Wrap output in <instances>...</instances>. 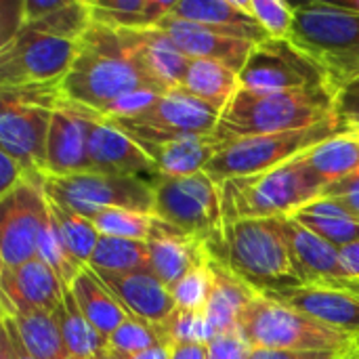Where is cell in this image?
<instances>
[{
	"label": "cell",
	"mask_w": 359,
	"mask_h": 359,
	"mask_svg": "<svg viewBox=\"0 0 359 359\" xmlns=\"http://www.w3.org/2000/svg\"><path fill=\"white\" fill-rule=\"evenodd\" d=\"M65 99L99 118L133 93H168V86L128 44L122 29L93 23L80 40L78 57L61 82Z\"/></svg>",
	"instance_id": "1"
},
{
	"label": "cell",
	"mask_w": 359,
	"mask_h": 359,
	"mask_svg": "<svg viewBox=\"0 0 359 359\" xmlns=\"http://www.w3.org/2000/svg\"><path fill=\"white\" fill-rule=\"evenodd\" d=\"M210 259L225 265L257 294L303 288L294 273L280 219H252L223 225L206 240Z\"/></svg>",
	"instance_id": "2"
},
{
	"label": "cell",
	"mask_w": 359,
	"mask_h": 359,
	"mask_svg": "<svg viewBox=\"0 0 359 359\" xmlns=\"http://www.w3.org/2000/svg\"><path fill=\"white\" fill-rule=\"evenodd\" d=\"M332 116L334 90L328 86L280 93L240 88L221 111L215 135L227 145L238 139L309 128Z\"/></svg>",
	"instance_id": "3"
},
{
	"label": "cell",
	"mask_w": 359,
	"mask_h": 359,
	"mask_svg": "<svg viewBox=\"0 0 359 359\" xmlns=\"http://www.w3.org/2000/svg\"><path fill=\"white\" fill-rule=\"evenodd\" d=\"M324 191L326 183L301 154L273 170L221 183L223 225L252 219H286L320 200Z\"/></svg>",
	"instance_id": "4"
},
{
	"label": "cell",
	"mask_w": 359,
	"mask_h": 359,
	"mask_svg": "<svg viewBox=\"0 0 359 359\" xmlns=\"http://www.w3.org/2000/svg\"><path fill=\"white\" fill-rule=\"evenodd\" d=\"M324 72L328 86L341 90L359 78V13L337 2L294 4L288 38Z\"/></svg>",
	"instance_id": "5"
},
{
	"label": "cell",
	"mask_w": 359,
	"mask_h": 359,
	"mask_svg": "<svg viewBox=\"0 0 359 359\" xmlns=\"http://www.w3.org/2000/svg\"><path fill=\"white\" fill-rule=\"evenodd\" d=\"M240 332L250 349L326 351L359 358L358 337L337 330L263 294H257L246 307Z\"/></svg>",
	"instance_id": "6"
},
{
	"label": "cell",
	"mask_w": 359,
	"mask_h": 359,
	"mask_svg": "<svg viewBox=\"0 0 359 359\" xmlns=\"http://www.w3.org/2000/svg\"><path fill=\"white\" fill-rule=\"evenodd\" d=\"M341 133L343 128L339 120L332 116L330 120H324L316 126L301 130L238 139L233 143H227L223 151H219L215 160L206 166L204 172L219 185L229 179L261 175L288 164L290 160L299 158L301 154L313 149L322 141Z\"/></svg>",
	"instance_id": "7"
},
{
	"label": "cell",
	"mask_w": 359,
	"mask_h": 359,
	"mask_svg": "<svg viewBox=\"0 0 359 359\" xmlns=\"http://www.w3.org/2000/svg\"><path fill=\"white\" fill-rule=\"evenodd\" d=\"M221 111L181 88L158 95L147 107L130 116L107 118L105 122L128 135L141 149H149L189 135H210L217 130ZM103 120V118H101Z\"/></svg>",
	"instance_id": "8"
},
{
	"label": "cell",
	"mask_w": 359,
	"mask_h": 359,
	"mask_svg": "<svg viewBox=\"0 0 359 359\" xmlns=\"http://www.w3.org/2000/svg\"><path fill=\"white\" fill-rule=\"evenodd\" d=\"M48 200L93 221L103 208H124L154 215V185L137 177L84 172L74 177H48Z\"/></svg>",
	"instance_id": "9"
},
{
	"label": "cell",
	"mask_w": 359,
	"mask_h": 359,
	"mask_svg": "<svg viewBox=\"0 0 359 359\" xmlns=\"http://www.w3.org/2000/svg\"><path fill=\"white\" fill-rule=\"evenodd\" d=\"M154 215L168 225L208 240L223 229L221 185L206 172L168 179L154 177Z\"/></svg>",
	"instance_id": "10"
},
{
	"label": "cell",
	"mask_w": 359,
	"mask_h": 359,
	"mask_svg": "<svg viewBox=\"0 0 359 359\" xmlns=\"http://www.w3.org/2000/svg\"><path fill=\"white\" fill-rule=\"evenodd\" d=\"M80 42L23 27L0 46V88L61 84L78 57Z\"/></svg>",
	"instance_id": "11"
},
{
	"label": "cell",
	"mask_w": 359,
	"mask_h": 359,
	"mask_svg": "<svg viewBox=\"0 0 359 359\" xmlns=\"http://www.w3.org/2000/svg\"><path fill=\"white\" fill-rule=\"evenodd\" d=\"M240 84L255 93H280L328 86V80L320 65L288 38H267L255 44L240 72Z\"/></svg>",
	"instance_id": "12"
},
{
	"label": "cell",
	"mask_w": 359,
	"mask_h": 359,
	"mask_svg": "<svg viewBox=\"0 0 359 359\" xmlns=\"http://www.w3.org/2000/svg\"><path fill=\"white\" fill-rule=\"evenodd\" d=\"M48 221V200L42 185L19 183L0 198V261L19 267L38 259V240Z\"/></svg>",
	"instance_id": "13"
},
{
	"label": "cell",
	"mask_w": 359,
	"mask_h": 359,
	"mask_svg": "<svg viewBox=\"0 0 359 359\" xmlns=\"http://www.w3.org/2000/svg\"><path fill=\"white\" fill-rule=\"evenodd\" d=\"M280 227L294 273L305 288L345 290L359 297V280L347 273L339 248L303 227L292 217L280 219Z\"/></svg>",
	"instance_id": "14"
},
{
	"label": "cell",
	"mask_w": 359,
	"mask_h": 359,
	"mask_svg": "<svg viewBox=\"0 0 359 359\" xmlns=\"http://www.w3.org/2000/svg\"><path fill=\"white\" fill-rule=\"evenodd\" d=\"M53 109L2 101L0 151L19 160L27 170L46 175V147Z\"/></svg>",
	"instance_id": "15"
},
{
	"label": "cell",
	"mask_w": 359,
	"mask_h": 359,
	"mask_svg": "<svg viewBox=\"0 0 359 359\" xmlns=\"http://www.w3.org/2000/svg\"><path fill=\"white\" fill-rule=\"evenodd\" d=\"M95 114L65 101L53 111L48 147H46V177H74L93 172L88 156V133Z\"/></svg>",
	"instance_id": "16"
},
{
	"label": "cell",
	"mask_w": 359,
	"mask_h": 359,
	"mask_svg": "<svg viewBox=\"0 0 359 359\" xmlns=\"http://www.w3.org/2000/svg\"><path fill=\"white\" fill-rule=\"evenodd\" d=\"M2 311H48L63 305L65 288L59 278L40 261L0 269Z\"/></svg>",
	"instance_id": "17"
},
{
	"label": "cell",
	"mask_w": 359,
	"mask_h": 359,
	"mask_svg": "<svg viewBox=\"0 0 359 359\" xmlns=\"http://www.w3.org/2000/svg\"><path fill=\"white\" fill-rule=\"evenodd\" d=\"M151 273L166 286H175L196 267L210 263L206 240L189 236L156 217L151 236L147 240Z\"/></svg>",
	"instance_id": "18"
},
{
	"label": "cell",
	"mask_w": 359,
	"mask_h": 359,
	"mask_svg": "<svg viewBox=\"0 0 359 359\" xmlns=\"http://www.w3.org/2000/svg\"><path fill=\"white\" fill-rule=\"evenodd\" d=\"M88 156L93 164V172L101 175H118V177H137L145 181H154L158 177L156 164L151 158L135 143L128 135L107 124L99 116L90 122L88 133Z\"/></svg>",
	"instance_id": "19"
},
{
	"label": "cell",
	"mask_w": 359,
	"mask_h": 359,
	"mask_svg": "<svg viewBox=\"0 0 359 359\" xmlns=\"http://www.w3.org/2000/svg\"><path fill=\"white\" fill-rule=\"evenodd\" d=\"M158 27L170 36V40L177 44V48L185 57L221 61V63L229 65L231 69H236L238 74L244 69V65L255 48V42L229 38V36H223L206 25L185 21V19H179L172 15L164 17Z\"/></svg>",
	"instance_id": "20"
},
{
	"label": "cell",
	"mask_w": 359,
	"mask_h": 359,
	"mask_svg": "<svg viewBox=\"0 0 359 359\" xmlns=\"http://www.w3.org/2000/svg\"><path fill=\"white\" fill-rule=\"evenodd\" d=\"M99 280L109 288V292L120 301L128 316L139 320L162 324L177 309L170 290L151 271L133 273H107L95 271Z\"/></svg>",
	"instance_id": "21"
},
{
	"label": "cell",
	"mask_w": 359,
	"mask_h": 359,
	"mask_svg": "<svg viewBox=\"0 0 359 359\" xmlns=\"http://www.w3.org/2000/svg\"><path fill=\"white\" fill-rule=\"evenodd\" d=\"M172 17L206 25L223 36L265 42L269 36L248 11V0H175Z\"/></svg>",
	"instance_id": "22"
},
{
	"label": "cell",
	"mask_w": 359,
	"mask_h": 359,
	"mask_svg": "<svg viewBox=\"0 0 359 359\" xmlns=\"http://www.w3.org/2000/svg\"><path fill=\"white\" fill-rule=\"evenodd\" d=\"M280 301L305 316H311L337 330L349 332L359 339V297L345 290L330 288H292L263 294Z\"/></svg>",
	"instance_id": "23"
},
{
	"label": "cell",
	"mask_w": 359,
	"mask_h": 359,
	"mask_svg": "<svg viewBox=\"0 0 359 359\" xmlns=\"http://www.w3.org/2000/svg\"><path fill=\"white\" fill-rule=\"evenodd\" d=\"M223 141L210 133V135H189L181 137L156 147L145 149V154L156 164L158 177L168 179H181L191 177L198 172H204L206 166L215 160L219 151H223Z\"/></svg>",
	"instance_id": "24"
},
{
	"label": "cell",
	"mask_w": 359,
	"mask_h": 359,
	"mask_svg": "<svg viewBox=\"0 0 359 359\" xmlns=\"http://www.w3.org/2000/svg\"><path fill=\"white\" fill-rule=\"evenodd\" d=\"M210 269L215 278V288L210 303L206 307V320L210 324V330L215 339L225 332L240 330L242 316L246 307L252 303L257 292L244 284L238 276H233L225 265L210 259Z\"/></svg>",
	"instance_id": "25"
},
{
	"label": "cell",
	"mask_w": 359,
	"mask_h": 359,
	"mask_svg": "<svg viewBox=\"0 0 359 359\" xmlns=\"http://www.w3.org/2000/svg\"><path fill=\"white\" fill-rule=\"evenodd\" d=\"M122 34L147 67L168 86V90L181 88L191 59L177 48L164 29H122Z\"/></svg>",
	"instance_id": "26"
},
{
	"label": "cell",
	"mask_w": 359,
	"mask_h": 359,
	"mask_svg": "<svg viewBox=\"0 0 359 359\" xmlns=\"http://www.w3.org/2000/svg\"><path fill=\"white\" fill-rule=\"evenodd\" d=\"M69 292L74 294L86 322L105 341L128 320V313L120 305V301L109 292V288L99 280V276L88 267L76 278Z\"/></svg>",
	"instance_id": "27"
},
{
	"label": "cell",
	"mask_w": 359,
	"mask_h": 359,
	"mask_svg": "<svg viewBox=\"0 0 359 359\" xmlns=\"http://www.w3.org/2000/svg\"><path fill=\"white\" fill-rule=\"evenodd\" d=\"M240 88V74L229 65L212 59H191L181 84V90L217 107L219 111L225 109V105L236 97Z\"/></svg>",
	"instance_id": "28"
},
{
	"label": "cell",
	"mask_w": 359,
	"mask_h": 359,
	"mask_svg": "<svg viewBox=\"0 0 359 359\" xmlns=\"http://www.w3.org/2000/svg\"><path fill=\"white\" fill-rule=\"evenodd\" d=\"M292 219L339 250L359 242V219L332 198L322 196L292 215Z\"/></svg>",
	"instance_id": "29"
},
{
	"label": "cell",
	"mask_w": 359,
	"mask_h": 359,
	"mask_svg": "<svg viewBox=\"0 0 359 359\" xmlns=\"http://www.w3.org/2000/svg\"><path fill=\"white\" fill-rule=\"evenodd\" d=\"M93 23L114 29H151L170 15L175 0H95Z\"/></svg>",
	"instance_id": "30"
},
{
	"label": "cell",
	"mask_w": 359,
	"mask_h": 359,
	"mask_svg": "<svg viewBox=\"0 0 359 359\" xmlns=\"http://www.w3.org/2000/svg\"><path fill=\"white\" fill-rule=\"evenodd\" d=\"M309 168L326 183V189L359 170V135L341 133L303 154Z\"/></svg>",
	"instance_id": "31"
},
{
	"label": "cell",
	"mask_w": 359,
	"mask_h": 359,
	"mask_svg": "<svg viewBox=\"0 0 359 359\" xmlns=\"http://www.w3.org/2000/svg\"><path fill=\"white\" fill-rule=\"evenodd\" d=\"M19 330L25 349L36 359H67L57 313L48 311H2Z\"/></svg>",
	"instance_id": "32"
},
{
	"label": "cell",
	"mask_w": 359,
	"mask_h": 359,
	"mask_svg": "<svg viewBox=\"0 0 359 359\" xmlns=\"http://www.w3.org/2000/svg\"><path fill=\"white\" fill-rule=\"evenodd\" d=\"M55 313L61 326L67 359H95L107 349V341L86 322L69 290H65L63 305Z\"/></svg>",
	"instance_id": "33"
},
{
	"label": "cell",
	"mask_w": 359,
	"mask_h": 359,
	"mask_svg": "<svg viewBox=\"0 0 359 359\" xmlns=\"http://www.w3.org/2000/svg\"><path fill=\"white\" fill-rule=\"evenodd\" d=\"M48 215H50V221H53L65 250L69 252V257L76 263H80L82 267H88L90 257L101 240L93 221L84 219L82 215H78L53 200H48Z\"/></svg>",
	"instance_id": "34"
},
{
	"label": "cell",
	"mask_w": 359,
	"mask_h": 359,
	"mask_svg": "<svg viewBox=\"0 0 359 359\" xmlns=\"http://www.w3.org/2000/svg\"><path fill=\"white\" fill-rule=\"evenodd\" d=\"M88 269L107 271V273H133V271H151L147 242L105 238L101 236Z\"/></svg>",
	"instance_id": "35"
},
{
	"label": "cell",
	"mask_w": 359,
	"mask_h": 359,
	"mask_svg": "<svg viewBox=\"0 0 359 359\" xmlns=\"http://www.w3.org/2000/svg\"><path fill=\"white\" fill-rule=\"evenodd\" d=\"M90 25H93L90 4L84 0H65V4L61 8H57L55 13H50L38 21L27 23L25 27L40 32V34L55 36V38L80 42Z\"/></svg>",
	"instance_id": "36"
},
{
	"label": "cell",
	"mask_w": 359,
	"mask_h": 359,
	"mask_svg": "<svg viewBox=\"0 0 359 359\" xmlns=\"http://www.w3.org/2000/svg\"><path fill=\"white\" fill-rule=\"evenodd\" d=\"M154 223H156V215L124 210V208H103L93 219V225L97 227L99 236L137 240V242L149 240Z\"/></svg>",
	"instance_id": "37"
},
{
	"label": "cell",
	"mask_w": 359,
	"mask_h": 359,
	"mask_svg": "<svg viewBox=\"0 0 359 359\" xmlns=\"http://www.w3.org/2000/svg\"><path fill=\"white\" fill-rule=\"evenodd\" d=\"M158 345H168L160 324H151L135 316H128V320L107 339V351L116 358L137 355Z\"/></svg>",
	"instance_id": "38"
},
{
	"label": "cell",
	"mask_w": 359,
	"mask_h": 359,
	"mask_svg": "<svg viewBox=\"0 0 359 359\" xmlns=\"http://www.w3.org/2000/svg\"><path fill=\"white\" fill-rule=\"evenodd\" d=\"M38 259L59 278V282L63 284L65 290H69L72 284L76 282V278L86 269L80 263H76L69 257V252L65 250V246L50 221V215H48V221L44 223L40 240H38Z\"/></svg>",
	"instance_id": "39"
},
{
	"label": "cell",
	"mask_w": 359,
	"mask_h": 359,
	"mask_svg": "<svg viewBox=\"0 0 359 359\" xmlns=\"http://www.w3.org/2000/svg\"><path fill=\"white\" fill-rule=\"evenodd\" d=\"M215 288V278L210 263L196 267L185 278H181L175 286H170V294L175 299L177 309L187 313H206Z\"/></svg>",
	"instance_id": "40"
},
{
	"label": "cell",
	"mask_w": 359,
	"mask_h": 359,
	"mask_svg": "<svg viewBox=\"0 0 359 359\" xmlns=\"http://www.w3.org/2000/svg\"><path fill=\"white\" fill-rule=\"evenodd\" d=\"M160 328L170 347L185 345V343L210 345L215 341V334L210 330L206 313H187V311L175 309V313L170 318H166L160 324Z\"/></svg>",
	"instance_id": "41"
},
{
	"label": "cell",
	"mask_w": 359,
	"mask_h": 359,
	"mask_svg": "<svg viewBox=\"0 0 359 359\" xmlns=\"http://www.w3.org/2000/svg\"><path fill=\"white\" fill-rule=\"evenodd\" d=\"M248 11L269 38H290L294 25V4L284 0H248Z\"/></svg>",
	"instance_id": "42"
},
{
	"label": "cell",
	"mask_w": 359,
	"mask_h": 359,
	"mask_svg": "<svg viewBox=\"0 0 359 359\" xmlns=\"http://www.w3.org/2000/svg\"><path fill=\"white\" fill-rule=\"evenodd\" d=\"M334 118L339 120L343 133L359 135V78L337 90Z\"/></svg>",
	"instance_id": "43"
},
{
	"label": "cell",
	"mask_w": 359,
	"mask_h": 359,
	"mask_svg": "<svg viewBox=\"0 0 359 359\" xmlns=\"http://www.w3.org/2000/svg\"><path fill=\"white\" fill-rule=\"evenodd\" d=\"M250 358V347L244 341L240 330L219 334L210 345H208V359H248Z\"/></svg>",
	"instance_id": "44"
},
{
	"label": "cell",
	"mask_w": 359,
	"mask_h": 359,
	"mask_svg": "<svg viewBox=\"0 0 359 359\" xmlns=\"http://www.w3.org/2000/svg\"><path fill=\"white\" fill-rule=\"evenodd\" d=\"M0 46H4L25 27L23 2H0Z\"/></svg>",
	"instance_id": "45"
},
{
	"label": "cell",
	"mask_w": 359,
	"mask_h": 359,
	"mask_svg": "<svg viewBox=\"0 0 359 359\" xmlns=\"http://www.w3.org/2000/svg\"><path fill=\"white\" fill-rule=\"evenodd\" d=\"M341 353L326 351H284V349H250L248 359H343Z\"/></svg>",
	"instance_id": "46"
},
{
	"label": "cell",
	"mask_w": 359,
	"mask_h": 359,
	"mask_svg": "<svg viewBox=\"0 0 359 359\" xmlns=\"http://www.w3.org/2000/svg\"><path fill=\"white\" fill-rule=\"evenodd\" d=\"M65 4V0H23V17H25V25L32 21H38L50 13H55L57 8H61Z\"/></svg>",
	"instance_id": "47"
},
{
	"label": "cell",
	"mask_w": 359,
	"mask_h": 359,
	"mask_svg": "<svg viewBox=\"0 0 359 359\" xmlns=\"http://www.w3.org/2000/svg\"><path fill=\"white\" fill-rule=\"evenodd\" d=\"M0 326H2V328L6 330V334H8V341H11V347H13V355H15V359H36L27 349H25V345H23V341H21V337H19V330H17V326L13 324L11 318L2 316Z\"/></svg>",
	"instance_id": "48"
},
{
	"label": "cell",
	"mask_w": 359,
	"mask_h": 359,
	"mask_svg": "<svg viewBox=\"0 0 359 359\" xmlns=\"http://www.w3.org/2000/svg\"><path fill=\"white\" fill-rule=\"evenodd\" d=\"M170 359H208V345H198V343L175 345Z\"/></svg>",
	"instance_id": "49"
},
{
	"label": "cell",
	"mask_w": 359,
	"mask_h": 359,
	"mask_svg": "<svg viewBox=\"0 0 359 359\" xmlns=\"http://www.w3.org/2000/svg\"><path fill=\"white\" fill-rule=\"evenodd\" d=\"M359 189V170L355 175H351L349 179L341 181V183H334L330 185L326 191H324V198H341V196H347V194H353Z\"/></svg>",
	"instance_id": "50"
},
{
	"label": "cell",
	"mask_w": 359,
	"mask_h": 359,
	"mask_svg": "<svg viewBox=\"0 0 359 359\" xmlns=\"http://www.w3.org/2000/svg\"><path fill=\"white\" fill-rule=\"evenodd\" d=\"M341 259H343V265H345L347 273L351 278H358L359 280V242L343 248L341 250Z\"/></svg>",
	"instance_id": "51"
},
{
	"label": "cell",
	"mask_w": 359,
	"mask_h": 359,
	"mask_svg": "<svg viewBox=\"0 0 359 359\" xmlns=\"http://www.w3.org/2000/svg\"><path fill=\"white\" fill-rule=\"evenodd\" d=\"M172 358V347L170 345H158L154 349H147L143 353H137V355H128V358L120 359H170Z\"/></svg>",
	"instance_id": "52"
},
{
	"label": "cell",
	"mask_w": 359,
	"mask_h": 359,
	"mask_svg": "<svg viewBox=\"0 0 359 359\" xmlns=\"http://www.w3.org/2000/svg\"><path fill=\"white\" fill-rule=\"evenodd\" d=\"M332 200H337L341 206H345L353 217H358L359 219V189L358 191H353V194L341 196V198H332Z\"/></svg>",
	"instance_id": "53"
},
{
	"label": "cell",
	"mask_w": 359,
	"mask_h": 359,
	"mask_svg": "<svg viewBox=\"0 0 359 359\" xmlns=\"http://www.w3.org/2000/svg\"><path fill=\"white\" fill-rule=\"evenodd\" d=\"M0 359H15L8 334H6V330L2 326H0Z\"/></svg>",
	"instance_id": "54"
},
{
	"label": "cell",
	"mask_w": 359,
	"mask_h": 359,
	"mask_svg": "<svg viewBox=\"0 0 359 359\" xmlns=\"http://www.w3.org/2000/svg\"><path fill=\"white\" fill-rule=\"evenodd\" d=\"M343 6H345V8H349V11H355V13H359V0H351V2H343Z\"/></svg>",
	"instance_id": "55"
},
{
	"label": "cell",
	"mask_w": 359,
	"mask_h": 359,
	"mask_svg": "<svg viewBox=\"0 0 359 359\" xmlns=\"http://www.w3.org/2000/svg\"><path fill=\"white\" fill-rule=\"evenodd\" d=\"M95 359H120V358H116L114 353H109V351L105 349L103 353H99V355H97V358H95Z\"/></svg>",
	"instance_id": "56"
},
{
	"label": "cell",
	"mask_w": 359,
	"mask_h": 359,
	"mask_svg": "<svg viewBox=\"0 0 359 359\" xmlns=\"http://www.w3.org/2000/svg\"><path fill=\"white\" fill-rule=\"evenodd\" d=\"M343 359H359V358H343Z\"/></svg>",
	"instance_id": "57"
}]
</instances>
